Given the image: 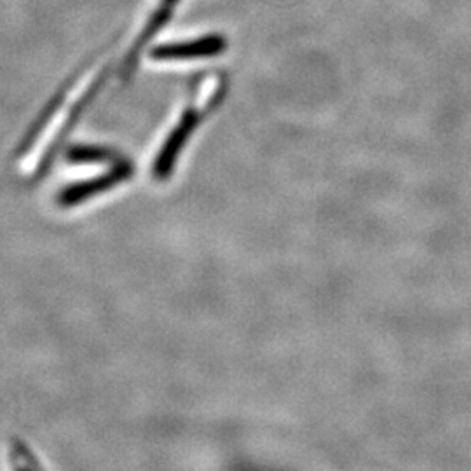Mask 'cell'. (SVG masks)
I'll return each instance as SVG.
<instances>
[{
    "label": "cell",
    "instance_id": "6da1fadb",
    "mask_svg": "<svg viewBox=\"0 0 471 471\" xmlns=\"http://www.w3.org/2000/svg\"><path fill=\"white\" fill-rule=\"evenodd\" d=\"M131 173H133V166L130 163L121 161L110 170L109 173H105L102 177L80 181V183H73V185H69L67 189H63L58 196V203L65 208L80 205L82 201L91 199L102 192H107L112 187L128 181L131 177Z\"/></svg>",
    "mask_w": 471,
    "mask_h": 471
},
{
    "label": "cell",
    "instance_id": "7a4b0ae2",
    "mask_svg": "<svg viewBox=\"0 0 471 471\" xmlns=\"http://www.w3.org/2000/svg\"><path fill=\"white\" fill-rule=\"evenodd\" d=\"M198 122H199V115L194 110H187L181 115V122L172 131V135L168 137V140L164 142V146H163L157 159H156L154 177L157 181H166L172 175V172L175 168V163H177V159L181 156V148L187 144L190 135L194 133Z\"/></svg>",
    "mask_w": 471,
    "mask_h": 471
},
{
    "label": "cell",
    "instance_id": "3957f363",
    "mask_svg": "<svg viewBox=\"0 0 471 471\" xmlns=\"http://www.w3.org/2000/svg\"><path fill=\"white\" fill-rule=\"evenodd\" d=\"M227 47V40L222 36H206L189 42L163 44L150 51V58L170 62V60H194V58H210L222 55Z\"/></svg>",
    "mask_w": 471,
    "mask_h": 471
},
{
    "label": "cell",
    "instance_id": "277c9868",
    "mask_svg": "<svg viewBox=\"0 0 471 471\" xmlns=\"http://www.w3.org/2000/svg\"><path fill=\"white\" fill-rule=\"evenodd\" d=\"M67 159L75 164H105L115 163L117 154L105 147L75 146L67 150Z\"/></svg>",
    "mask_w": 471,
    "mask_h": 471
},
{
    "label": "cell",
    "instance_id": "5b68a950",
    "mask_svg": "<svg viewBox=\"0 0 471 471\" xmlns=\"http://www.w3.org/2000/svg\"><path fill=\"white\" fill-rule=\"evenodd\" d=\"M11 467L13 471H42L40 465L37 463L36 458L30 454V450L18 440L11 443Z\"/></svg>",
    "mask_w": 471,
    "mask_h": 471
},
{
    "label": "cell",
    "instance_id": "8992f818",
    "mask_svg": "<svg viewBox=\"0 0 471 471\" xmlns=\"http://www.w3.org/2000/svg\"><path fill=\"white\" fill-rule=\"evenodd\" d=\"M175 2H177V0H164V4H166V5H173Z\"/></svg>",
    "mask_w": 471,
    "mask_h": 471
}]
</instances>
